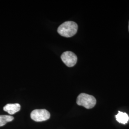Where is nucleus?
Listing matches in <instances>:
<instances>
[{"mask_svg":"<svg viewBox=\"0 0 129 129\" xmlns=\"http://www.w3.org/2000/svg\"><path fill=\"white\" fill-rule=\"evenodd\" d=\"M78 25L73 21H66L61 24L57 29V32L62 37H71L78 31Z\"/></svg>","mask_w":129,"mask_h":129,"instance_id":"f257e3e1","label":"nucleus"},{"mask_svg":"<svg viewBox=\"0 0 129 129\" xmlns=\"http://www.w3.org/2000/svg\"><path fill=\"white\" fill-rule=\"evenodd\" d=\"M77 103L79 106H82L87 109H92L96 104L95 97L86 93H81L77 99Z\"/></svg>","mask_w":129,"mask_h":129,"instance_id":"f03ea898","label":"nucleus"},{"mask_svg":"<svg viewBox=\"0 0 129 129\" xmlns=\"http://www.w3.org/2000/svg\"><path fill=\"white\" fill-rule=\"evenodd\" d=\"M50 114L45 109H37L33 111L31 113V118L34 121L40 122L48 120Z\"/></svg>","mask_w":129,"mask_h":129,"instance_id":"7ed1b4c3","label":"nucleus"},{"mask_svg":"<svg viewBox=\"0 0 129 129\" xmlns=\"http://www.w3.org/2000/svg\"><path fill=\"white\" fill-rule=\"evenodd\" d=\"M61 58L64 64L68 67H73L76 64L78 60L77 55L71 51H66L61 55Z\"/></svg>","mask_w":129,"mask_h":129,"instance_id":"20e7f679","label":"nucleus"},{"mask_svg":"<svg viewBox=\"0 0 129 129\" xmlns=\"http://www.w3.org/2000/svg\"><path fill=\"white\" fill-rule=\"evenodd\" d=\"M21 106L18 103L8 104L4 107V110L10 115H13L20 110Z\"/></svg>","mask_w":129,"mask_h":129,"instance_id":"39448f33","label":"nucleus"},{"mask_svg":"<svg viewBox=\"0 0 129 129\" xmlns=\"http://www.w3.org/2000/svg\"><path fill=\"white\" fill-rule=\"evenodd\" d=\"M116 120L120 123L125 124L129 121V117L128 115L125 112L119 111L118 113L115 116Z\"/></svg>","mask_w":129,"mask_h":129,"instance_id":"423d86ee","label":"nucleus"},{"mask_svg":"<svg viewBox=\"0 0 129 129\" xmlns=\"http://www.w3.org/2000/svg\"><path fill=\"white\" fill-rule=\"evenodd\" d=\"M14 119V117L12 116L6 115H0V127L4 126L7 122L12 121Z\"/></svg>","mask_w":129,"mask_h":129,"instance_id":"0eeeda50","label":"nucleus"},{"mask_svg":"<svg viewBox=\"0 0 129 129\" xmlns=\"http://www.w3.org/2000/svg\"><path fill=\"white\" fill-rule=\"evenodd\" d=\"M128 29H129V26H128Z\"/></svg>","mask_w":129,"mask_h":129,"instance_id":"6e6552de","label":"nucleus"}]
</instances>
